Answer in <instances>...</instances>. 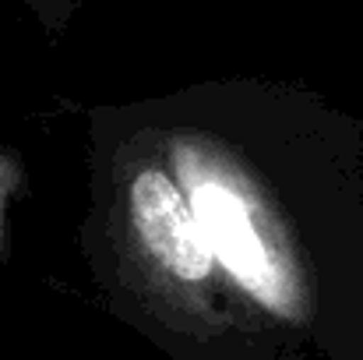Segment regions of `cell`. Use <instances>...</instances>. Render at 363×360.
Returning a JSON list of instances; mask_svg holds the SVG:
<instances>
[{
	"label": "cell",
	"mask_w": 363,
	"mask_h": 360,
	"mask_svg": "<svg viewBox=\"0 0 363 360\" xmlns=\"http://www.w3.org/2000/svg\"><path fill=\"white\" fill-rule=\"evenodd\" d=\"M191 205H194L201 230L212 244V254L233 272V279L243 290H250L254 297L268 300L272 307H286L272 258H268L261 237L254 234L250 212L240 198L233 191H226L223 184H201L194 191Z\"/></svg>",
	"instance_id": "obj_2"
},
{
	"label": "cell",
	"mask_w": 363,
	"mask_h": 360,
	"mask_svg": "<svg viewBox=\"0 0 363 360\" xmlns=\"http://www.w3.org/2000/svg\"><path fill=\"white\" fill-rule=\"evenodd\" d=\"M130 219H134L141 244L152 251V258H159V265L173 272L177 279L194 283L212 272L216 254L201 230V219L166 173L145 170L134 180Z\"/></svg>",
	"instance_id": "obj_1"
}]
</instances>
